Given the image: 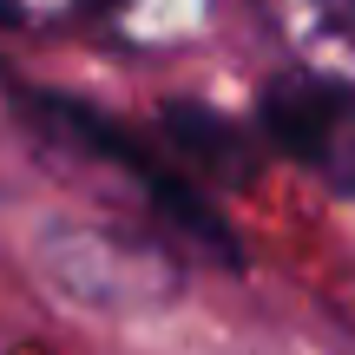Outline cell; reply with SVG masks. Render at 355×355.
I'll list each match as a JSON object with an SVG mask.
<instances>
[{"mask_svg":"<svg viewBox=\"0 0 355 355\" xmlns=\"http://www.w3.org/2000/svg\"><path fill=\"white\" fill-rule=\"evenodd\" d=\"M283 13L316 26L322 40H355V0H283Z\"/></svg>","mask_w":355,"mask_h":355,"instance_id":"cell-1","label":"cell"}]
</instances>
